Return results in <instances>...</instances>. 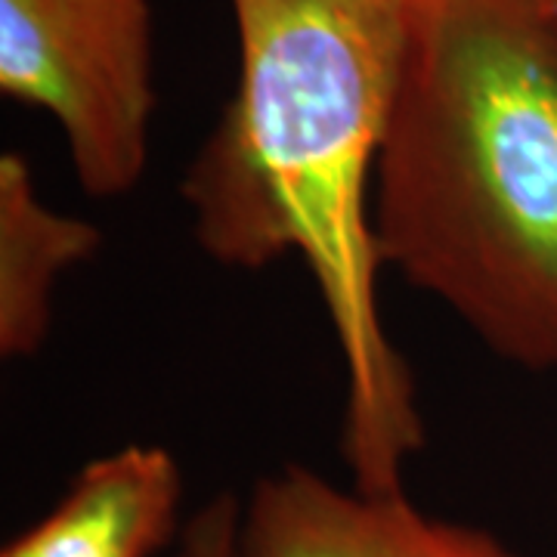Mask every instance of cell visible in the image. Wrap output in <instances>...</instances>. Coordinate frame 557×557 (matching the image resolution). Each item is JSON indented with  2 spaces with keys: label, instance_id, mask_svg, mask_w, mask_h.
I'll list each match as a JSON object with an SVG mask.
<instances>
[{
  "label": "cell",
  "instance_id": "obj_1",
  "mask_svg": "<svg viewBox=\"0 0 557 557\" xmlns=\"http://www.w3.org/2000/svg\"><path fill=\"white\" fill-rule=\"evenodd\" d=\"M239 81L183 180L201 251L230 270L298 255L338 341L344 458L362 493H403L424 446L416 384L384 329L375 164L409 0H230Z\"/></svg>",
  "mask_w": 557,
  "mask_h": 557
},
{
  "label": "cell",
  "instance_id": "obj_2",
  "mask_svg": "<svg viewBox=\"0 0 557 557\" xmlns=\"http://www.w3.org/2000/svg\"><path fill=\"white\" fill-rule=\"evenodd\" d=\"M372 223L384 267L498 359L557 369V10L409 0Z\"/></svg>",
  "mask_w": 557,
  "mask_h": 557
},
{
  "label": "cell",
  "instance_id": "obj_3",
  "mask_svg": "<svg viewBox=\"0 0 557 557\" xmlns=\"http://www.w3.org/2000/svg\"><path fill=\"white\" fill-rule=\"evenodd\" d=\"M0 94L60 127L81 189L121 199L149 164V0H0Z\"/></svg>",
  "mask_w": 557,
  "mask_h": 557
},
{
  "label": "cell",
  "instance_id": "obj_4",
  "mask_svg": "<svg viewBox=\"0 0 557 557\" xmlns=\"http://www.w3.org/2000/svg\"><path fill=\"white\" fill-rule=\"evenodd\" d=\"M239 557H520L493 533L434 518L403 493L341 490L304 465L260 478L242 508Z\"/></svg>",
  "mask_w": 557,
  "mask_h": 557
},
{
  "label": "cell",
  "instance_id": "obj_5",
  "mask_svg": "<svg viewBox=\"0 0 557 557\" xmlns=\"http://www.w3.org/2000/svg\"><path fill=\"white\" fill-rule=\"evenodd\" d=\"M180 505L177 458L131 443L84 465L60 505L0 557H152L177 533Z\"/></svg>",
  "mask_w": 557,
  "mask_h": 557
},
{
  "label": "cell",
  "instance_id": "obj_6",
  "mask_svg": "<svg viewBox=\"0 0 557 557\" xmlns=\"http://www.w3.org/2000/svg\"><path fill=\"white\" fill-rule=\"evenodd\" d=\"M100 245L90 220L60 214L40 199L22 152L0 156V357L38 354L53 322L57 285Z\"/></svg>",
  "mask_w": 557,
  "mask_h": 557
},
{
  "label": "cell",
  "instance_id": "obj_7",
  "mask_svg": "<svg viewBox=\"0 0 557 557\" xmlns=\"http://www.w3.org/2000/svg\"><path fill=\"white\" fill-rule=\"evenodd\" d=\"M242 505L233 493H220L189 518L180 557H239Z\"/></svg>",
  "mask_w": 557,
  "mask_h": 557
},
{
  "label": "cell",
  "instance_id": "obj_8",
  "mask_svg": "<svg viewBox=\"0 0 557 557\" xmlns=\"http://www.w3.org/2000/svg\"><path fill=\"white\" fill-rule=\"evenodd\" d=\"M548 3H552V7H555V10H557V0H548Z\"/></svg>",
  "mask_w": 557,
  "mask_h": 557
}]
</instances>
